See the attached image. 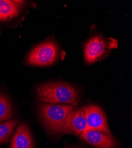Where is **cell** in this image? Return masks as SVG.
<instances>
[{
    "label": "cell",
    "mask_w": 132,
    "mask_h": 148,
    "mask_svg": "<svg viewBox=\"0 0 132 148\" xmlns=\"http://www.w3.org/2000/svg\"><path fill=\"white\" fill-rule=\"evenodd\" d=\"M17 120H11L0 124V144L7 142L17 124Z\"/></svg>",
    "instance_id": "11"
},
{
    "label": "cell",
    "mask_w": 132,
    "mask_h": 148,
    "mask_svg": "<svg viewBox=\"0 0 132 148\" xmlns=\"http://www.w3.org/2000/svg\"><path fill=\"white\" fill-rule=\"evenodd\" d=\"M13 116V110L8 97L0 94V121L10 120Z\"/></svg>",
    "instance_id": "10"
},
{
    "label": "cell",
    "mask_w": 132,
    "mask_h": 148,
    "mask_svg": "<svg viewBox=\"0 0 132 148\" xmlns=\"http://www.w3.org/2000/svg\"><path fill=\"white\" fill-rule=\"evenodd\" d=\"M82 109L87 121V130H98L107 134H111L108 126L106 116L100 107L89 105L82 107Z\"/></svg>",
    "instance_id": "4"
},
{
    "label": "cell",
    "mask_w": 132,
    "mask_h": 148,
    "mask_svg": "<svg viewBox=\"0 0 132 148\" xmlns=\"http://www.w3.org/2000/svg\"><path fill=\"white\" fill-rule=\"evenodd\" d=\"M80 138L97 148H116V142L111 134L95 130H86Z\"/></svg>",
    "instance_id": "6"
},
{
    "label": "cell",
    "mask_w": 132,
    "mask_h": 148,
    "mask_svg": "<svg viewBox=\"0 0 132 148\" xmlns=\"http://www.w3.org/2000/svg\"><path fill=\"white\" fill-rule=\"evenodd\" d=\"M22 1L0 0V21L7 20L16 17L20 11Z\"/></svg>",
    "instance_id": "9"
},
{
    "label": "cell",
    "mask_w": 132,
    "mask_h": 148,
    "mask_svg": "<svg viewBox=\"0 0 132 148\" xmlns=\"http://www.w3.org/2000/svg\"><path fill=\"white\" fill-rule=\"evenodd\" d=\"M57 56V45L53 42L49 41L34 47L29 55L27 62L34 66H47L53 64Z\"/></svg>",
    "instance_id": "3"
},
{
    "label": "cell",
    "mask_w": 132,
    "mask_h": 148,
    "mask_svg": "<svg viewBox=\"0 0 132 148\" xmlns=\"http://www.w3.org/2000/svg\"><path fill=\"white\" fill-rule=\"evenodd\" d=\"M11 148H33L31 134L28 126L20 123L11 141Z\"/></svg>",
    "instance_id": "8"
},
{
    "label": "cell",
    "mask_w": 132,
    "mask_h": 148,
    "mask_svg": "<svg viewBox=\"0 0 132 148\" xmlns=\"http://www.w3.org/2000/svg\"><path fill=\"white\" fill-rule=\"evenodd\" d=\"M87 129V121L82 108L74 107L68 116L64 133L80 136Z\"/></svg>",
    "instance_id": "5"
},
{
    "label": "cell",
    "mask_w": 132,
    "mask_h": 148,
    "mask_svg": "<svg viewBox=\"0 0 132 148\" xmlns=\"http://www.w3.org/2000/svg\"><path fill=\"white\" fill-rule=\"evenodd\" d=\"M39 100L47 104L65 103L75 106L78 104V92L75 88L65 83H48L37 88Z\"/></svg>",
    "instance_id": "1"
},
{
    "label": "cell",
    "mask_w": 132,
    "mask_h": 148,
    "mask_svg": "<svg viewBox=\"0 0 132 148\" xmlns=\"http://www.w3.org/2000/svg\"><path fill=\"white\" fill-rule=\"evenodd\" d=\"M74 107L72 105H55L44 104L39 109L40 117L47 130L61 134L64 133L68 116Z\"/></svg>",
    "instance_id": "2"
},
{
    "label": "cell",
    "mask_w": 132,
    "mask_h": 148,
    "mask_svg": "<svg viewBox=\"0 0 132 148\" xmlns=\"http://www.w3.org/2000/svg\"><path fill=\"white\" fill-rule=\"evenodd\" d=\"M106 50V44L99 36L92 38L86 44L84 51L85 59L87 63H93L101 58Z\"/></svg>",
    "instance_id": "7"
}]
</instances>
